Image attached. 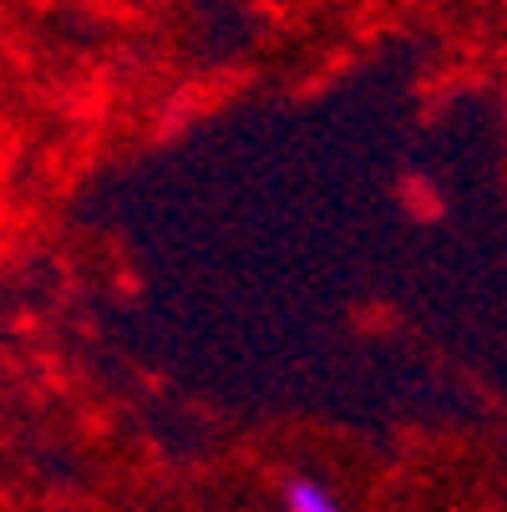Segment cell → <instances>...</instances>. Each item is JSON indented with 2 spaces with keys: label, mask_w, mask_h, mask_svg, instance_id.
Instances as JSON below:
<instances>
[{
  "label": "cell",
  "mask_w": 507,
  "mask_h": 512,
  "mask_svg": "<svg viewBox=\"0 0 507 512\" xmlns=\"http://www.w3.org/2000/svg\"><path fill=\"white\" fill-rule=\"evenodd\" d=\"M279 502H284V512H345L340 492H335L330 482L310 477V472L289 477V482L279 487Z\"/></svg>",
  "instance_id": "1"
}]
</instances>
